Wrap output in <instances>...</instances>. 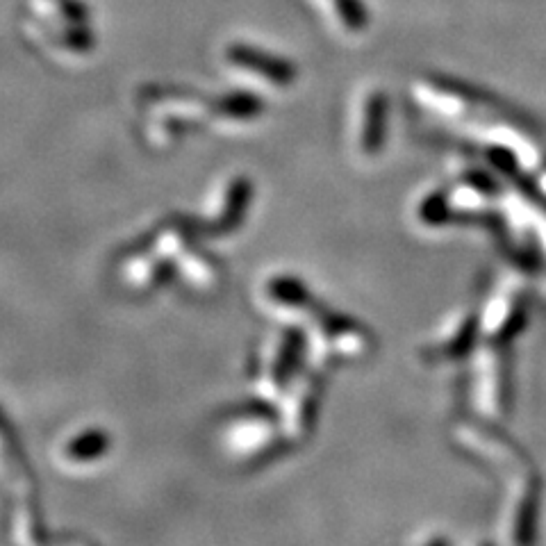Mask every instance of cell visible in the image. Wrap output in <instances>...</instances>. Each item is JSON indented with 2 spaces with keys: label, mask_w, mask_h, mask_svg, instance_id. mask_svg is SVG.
Returning <instances> with one entry per match:
<instances>
[{
  "label": "cell",
  "mask_w": 546,
  "mask_h": 546,
  "mask_svg": "<svg viewBox=\"0 0 546 546\" xmlns=\"http://www.w3.org/2000/svg\"><path fill=\"white\" fill-rule=\"evenodd\" d=\"M228 57H230V62L244 66V69L260 73L262 78L276 82V85H289V82H294V78H296V71H294L292 64L276 60V57H269L267 53H262V51H253V48H248V46H233L228 51Z\"/></svg>",
  "instance_id": "cell-1"
},
{
  "label": "cell",
  "mask_w": 546,
  "mask_h": 546,
  "mask_svg": "<svg viewBox=\"0 0 546 546\" xmlns=\"http://www.w3.org/2000/svg\"><path fill=\"white\" fill-rule=\"evenodd\" d=\"M110 446H112V440L105 430L91 428V430H85L82 435H78L76 440H71L69 444H66L64 453L69 460L87 462V460L101 458V455L110 449Z\"/></svg>",
  "instance_id": "cell-3"
},
{
  "label": "cell",
  "mask_w": 546,
  "mask_h": 546,
  "mask_svg": "<svg viewBox=\"0 0 546 546\" xmlns=\"http://www.w3.org/2000/svg\"><path fill=\"white\" fill-rule=\"evenodd\" d=\"M383 132H385V103H380L376 98V101H371L369 105V121L362 137L364 151L376 153L380 148V137H383Z\"/></svg>",
  "instance_id": "cell-7"
},
{
  "label": "cell",
  "mask_w": 546,
  "mask_h": 546,
  "mask_svg": "<svg viewBox=\"0 0 546 546\" xmlns=\"http://www.w3.org/2000/svg\"><path fill=\"white\" fill-rule=\"evenodd\" d=\"M251 192H253L251 182H248L246 178L233 180V185H230V189H228L226 208H223L221 219L212 226L214 233H228V230H233L239 226V223H242Z\"/></svg>",
  "instance_id": "cell-2"
},
{
  "label": "cell",
  "mask_w": 546,
  "mask_h": 546,
  "mask_svg": "<svg viewBox=\"0 0 546 546\" xmlns=\"http://www.w3.org/2000/svg\"><path fill=\"white\" fill-rule=\"evenodd\" d=\"M303 346H305V337L301 330H289L283 339V344H280L278 358L276 362H273V380H276L278 387L285 385L287 376L292 374L296 364H299Z\"/></svg>",
  "instance_id": "cell-4"
},
{
  "label": "cell",
  "mask_w": 546,
  "mask_h": 546,
  "mask_svg": "<svg viewBox=\"0 0 546 546\" xmlns=\"http://www.w3.org/2000/svg\"><path fill=\"white\" fill-rule=\"evenodd\" d=\"M269 294L271 299H276L283 305H292V308H305L312 299L308 287H305L299 278L280 276L273 278L269 283Z\"/></svg>",
  "instance_id": "cell-5"
},
{
  "label": "cell",
  "mask_w": 546,
  "mask_h": 546,
  "mask_svg": "<svg viewBox=\"0 0 546 546\" xmlns=\"http://www.w3.org/2000/svg\"><path fill=\"white\" fill-rule=\"evenodd\" d=\"M217 107H219L217 112L226 114V117L251 119V117H255V114H260L262 103H260V98H253L248 94H233V96L221 98Z\"/></svg>",
  "instance_id": "cell-6"
}]
</instances>
